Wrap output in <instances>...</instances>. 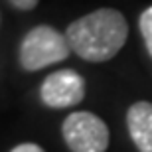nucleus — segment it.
I'll return each mask as SVG.
<instances>
[{"label":"nucleus","instance_id":"7ed1b4c3","mask_svg":"<svg viewBox=\"0 0 152 152\" xmlns=\"http://www.w3.org/2000/svg\"><path fill=\"white\" fill-rule=\"evenodd\" d=\"M61 136L71 152H107L111 142L107 123L89 111H77L65 117Z\"/></svg>","mask_w":152,"mask_h":152},{"label":"nucleus","instance_id":"f257e3e1","mask_svg":"<svg viewBox=\"0 0 152 152\" xmlns=\"http://www.w3.org/2000/svg\"><path fill=\"white\" fill-rule=\"evenodd\" d=\"M65 38L73 53L91 63L109 61L123 50L129 38V24L115 8H99L67 26Z\"/></svg>","mask_w":152,"mask_h":152},{"label":"nucleus","instance_id":"423d86ee","mask_svg":"<svg viewBox=\"0 0 152 152\" xmlns=\"http://www.w3.org/2000/svg\"><path fill=\"white\" fill-rule=\"evenodd\" d=\"M138 28H140V34L144 38L146 50L152 57V6H148L146 10L140 14V18H138Z\"/></svg>","mask_w":152,"mask_h":152},{"label":"nucleus","instance_id":"f03ea898","mask_svg":"<svg viewBox=\"0 0 152 152\" xmlns=\"http://www.w3.org/2000/svg\"><path fill=\"white\" fill-rule=\"evenodd\" d=\"M71 53L65 34L57 32L51 26L39 24L24 36L20 44V65L24 71H39L44 67L61 63Z\"/></svg>","mask_w":152,"mask_h":152},{"label":"nucleus","instance_id":"6e6552de","mask_svg":"<svg viewBox=\"0 0 152 152\" xmlns=\"http://www.w3.org/2000/svg\"><path fill=\"white\" fill-rule=\"evenodd\" d=\"M8 2L18 10H34L39 0H8Z\"/></svg>","mask_w":152,"mask_h":152},{"label":"nucleus","instance_id":"20e7f679","mask_svg":"<svg viewBox=\"0 0 152 152\" xmlns=\"http://www.w3.org/2000/svg\"><path fill=\"white\" fill-rule=\"evenodd\" d=\"M85 91L87 85L83 75H79L75 69H57L44 79L39 97L50 109H67L83 101Z\"/></svg>","mask_w":152,"mask_h":152},{"label":"nucleus","instance_id":"39448f33","mask_svg":"<svg viewBox=\"0 0 152 152\" xmlns=\"http://www.w3.org/2000/svg\"><path fill=\"white\" fill-rule=\"evenodd\" d=\"M129 134L138 152H152V103L136 101L126 111Z\"/></svg>","mask_w":152,"mask_h":152},{"label":"nucleus","instance_id":"0eeeda50","mask_svg":"<svg viewBox=\"0 0 152 152\" xmlns=\"http://www.w3.org/2000/svg\"><path fill=\"white\" fill-rule=\"evenodd\" d=\"M10 152H45V150L39 144H34V142H22V144L14 146Z\"/></svg>","mask_w":152,"mask_h":152}]
</instances>
